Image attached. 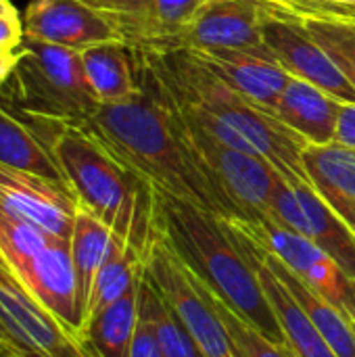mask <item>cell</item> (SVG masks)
Segmentation results:
<instances>
[{
  "instance_id": "cell-1",
  "label": "cell",
  "mask_w": 355,
  "mask_h": 357,
  "mask_svg": "<svg viewBox=\"0 0 355 357\" xmlns=\"http://www.w3.org/2000/svg\"><path fill=\"white\" fill-rule=\"evenodd\" d=\"M134 59L140 92L123 102L100 105L80 130L153 188L222 220H243L190 149L172 92L136 50Z\"/></svg>"
},
{
  "instance_id": "cell-35",
  "label": "cell",
  "mask_w": 355,
  "mask_h": 357,
  "mask_svg": "<svg viewBox=\"0 0 355 357\" xmlns=\"http://www.w3.org/2000/svg\"><path fill=\"white\" fill-rule=\"evenodd\" d=\"M0 351H4V347H2V345H0Z\"/></svg>"
},
{
  "instance_id": "cell-27",
  "label": "cell",
  "mask_w": 355,
  "mask_h": 357,
  "mask_svg": "<svg viewBox=\"0 0 355 357\" xmlns=\"http://www.w3.org/2000/svg\"><path fill=\"white\" fill-rule=\"evenodd\" d=\"M308 33L328 52L337 67L355 88V25L326 23V21H299Z\"/></svg>"
},
{
  "instance_id": "cell-13",
  "label": "cell",
  "mask_w": 355,
  "mask_h": 357,
  "mask_svg": "<svg viewBox=\"0 0 355 357\" xmlns=\"http://www.w3.org/2000/svg\"><path fill=\"white\" fill-rule=\"evenodd\" d=\"M262 21L264 8L259 0H207L178 36L174 52L239 48L272 56L262 38Z\"/></svg>"
},
{
  "instance_id": "cell-16",
  "label": "cell",
  "mask_w": 355,
  "mask_h": 357,
  "mask_svg": "<svg viewBox=\"0 0 355 357\" xmlns=\"http://www.w3.org/2000/svg\"><path fill=\"white\" fill-rule=\"evenodd\" d=\"M59 126L27 117L0 96V163L67 184L52 149Z\"/></svg>"
},
{
  "instance_id": "cell-22",
  "label": "cell",
  "mask_w": 355,
  "mask_h": 357,
  "mask_svg": "<svg viewBox=\"0 0 355 357\" xmlns=\"http://www.w3.org/2000/svg\"><path fill=\"white\" fill-rule=\"evenodd\" d=\"M121 243V238L98 218H94L86 209H77L73 232L69 238L71 249V264L75 272V284H77V299L82 310V326H84V314L88 307L90 291L96 280V274L109 259V255L115 251V247Z\"/></svg>"
},
{
  "instance_id": "cell-11",
  "label": "cell",
  "mask_w": 355,
  "mask_h": 357,
  "mask_svg": "<svg viewBox=\"0 0 355 357\" xmlns=\"http://www.w3.org/2000/svg\"><path fill=\"white\" fill-rule=\"evenodd\" d=\"M262 38L270 54L289 75L314 84L339 102H355L354 84L299 21L264 13Z\"/></svg>"
},
{
  "instance_id": "cell-5",
  "label": "cell",
  "mask_w": 355,
  "mask_h": 357,
  "mask_svg": "<svg viewBox=\"0 0 355 357\" xmlns=\"http://www.w3.org/2000/svg\"><path fill=\"white\" fill-rule=\"evenodd\" d=\"M19 63L0 96L19 113L61 126L82 128L100 107L94 96L82 52L23 38Z\"/></svg>"
},
{
  "instance_id": "cell-32",
  "label": "cell",
  "mask_w": 355,
  "mask_h": 357,
  "mask_svg": "<svg viewBox=\"0 0 355 357\" xmlns=\"http://www.w3.org/2000/svg\"><path fill=\"white\" fill-rule=\"evenodd\" d=\"M0 357H19L17 354H10V351H0Z\"/></svg>"
},
{
  "instance_id": "cell-20",
  "label": "cell",
  "mask_w": 355,
  "mask_h": 357,
  "mask_svg": "<svg viewBox=\"0 0 355 357\" xmlns=\"http://www.w3.org/2000/svg\"><path fill=\"white\" fill-rule=\"evenodd\" d=\"M232 222V220H230ZM234 224V222H232ZM236 226V224H234ZM239 228V226H236ZM241 230V228H239ZM243 232V230H241ZM245 234V232H243ZM245 238L251 243L253 251L264 259V264L285 282V287L291 291V295L297 299V303L301 305V310L308 314V318L314 322V326L320 331V335L324 337V341L328 343V347L337 354V357H355V324L341 314L335 305H331L326 299H322L320 295H316L303 280H299L276 255H272L270 251L262 249L253 238H249L245 234Z\"/></svg>"
},
{
  "instance_id": "cell-21",
  "label": "cell",
  "mask_w": 355,
  "mask_h": 357,
  "mask_svg": "<svg viewBox=\"0 0 355 357\" xmlns=\"http://www.w3.org/2000/svg\"><path fill=\"white\" fill-rule=\"evenodd\" d=\"M82 63L100 105L123 102L140 92L134 50L121 40L94 44L82 50Z\"/></svg>"
},
{
  "instance_id": "cell-24",
  "label": "cell",
  "mask_w": 355,
  "mask_h": 357,
  "mask_svg": "<svg viewBox=\"0 0 355 357\" xmlns=\"http://www.w3.org/2000/svg\"><path fill=\"white\" fill-rule=\"evenodd\" d=\"M138 312L151 322L163 357H205L188 335L178 314L161 297V293L153 287L144 272L140 278Z\"/></svg>"
},
{
  "instance_id": "cell-33",
  "label": "cell",
  "mask_w": 355,
  "mask_h": 357,
  "mask_svg": "<svg viewBox=\"0 0 355 357\" xmlns=\"http://www.w3.org/2000/svg\"><path fill=\"white\" fill-rule=\"evenodd\" d=\"M82 2H86V4H94V2H98V0H82Z\"/></svg>"
},
{
  "instance_id": "cell-10",
  "label": "cell",
  "mask_w": 355,
  "mask_h": 357,
  "mask_svg": "<svg viewBox=\"0 0 355 357\" xmlns=\"http://www.w3.org/2000/svg\"><path fill=\"white\" fill-rule=\"evenodd\" d=\"M207 0H98L119 40L144 52H174L178 36Z\"/></svg>"
},
{
  "instance_id": "cell-12",
  "label": "cell",
  "mask_w": 355,
  "mask_h": 357,
  "mask_svg": "<svg viewBox=\"0 0 355 357\" xmlns=\"http://www.w3.org/2000/svg\"><path fill=\"white\" fill-rule=\"evenodd\" d=\"M0 209L69 241L80 203L67 184L0 163Z\"/></svg>"
},
{
  "instance_id": "cell-6",
  "label": "cell",
  "mask_w": 355,
  "mask_h": 357,
  "mask_svg": "<svg viewBox=\"0 0 355 357\" xmlns=\"http://www.w3.org/2000/svg\"><path fill=\"white\" fill-rule=\"evenodd\" d=\"M140 56V54H138ZM167 88V86H165ZM174 96V94H172ZM190 149L228 201L247 222H270L272 197L282 176L259 155L243 153L222 142L199 123L174 96Z\"/></svg>"
},
{
  "instance_id": "cell-30",
  "label": "cell",
  "mask_w": 355,
  "mask_h": 357,
  "mask_svg": "<svg viewBox=\"0 0 355 357\" xmlns=\"http://www.w3.org/2000/svg\"><path fill=\"white\" fill-rule=\"evenodd\" d=\"M335 142L352 149L355 153V102H343L335 132Z\"/></svg>"
},
{
  "instance_id": "cell-7",
  "label": "cell",
  "mask_w": 355,
  "mask_h": 357,
  "mask_svg": "<svg viewBox=\"0 0 355 357\" xmlns=\"http://www.w3.org/2000/svg\"><path fill=\"white\" fill-rule=\"evenodd\" d=\"M144 274L178 314L203 356L243 357L220 318L209 291L188 272L161 232L144 259Z\"/></svg>"
},
{
  "instance_id": "cell-28",
  "label": "cell",
  "mask_w": 355,
  "mask_h": 357,
  "mask_svg": "<svg viewBox=\"0 0 355 357\" xmlns=\"http://www.w3.org/2000/svg\"><path fill=\"white\" fill-rule=\"evenodd\" d=\"M25 38L19 10L10 0H0V48H17Z\"/></svg>"
},
{
  "instance_id": "cell-14",
  "label": "cell",
  "mask_w": 355,
  "mask_h": 357,
  "mask_svg": "<svg viewBox=\"0 0 355 357\" xmlns=\"http://www.w3.org/2000/svg\"><path fill=\"white\" fill-rule=\"evenodd\" d=\"M23 27L27 38L80 52L119 40L111 21L82 0H29Z\"/></svg>"
},
{
  "instance_id": "cell-17",
  "label": "cell",
  "mask_w": 355,
  "mask_h": 357,
  "mask_svg": "<svg viewBox=\"0 0 355 357\" xmlns=\"http://www.w3.org/2000/svg\"><path fill=\"white\" fill-rule=\"evenodd\" d=\"M224 224H226L228 232L232 234V238L236 241V245L241 247V251L251 261V266H253V270L262 282V289H264V293H266V297H268V301H270V305L278 318V324L285 333L287 345L299 357H337V354L328 347V343L320 335V331L314 326V322L301 310L297 299L285 287V282L253 251V247L245 238V234L230 220H224Z\"/></svg>"
},
{
  "instance_id": "cell-31",
  "label": "cell",
  "mask_w": 355,
  "mask_h": 357,
  "mask_svg": "<svg viewBox=\"0 0 355 357\" xmlns=\"http://www.w3.org/2000/svg\"><path fill=\"white\" fill-rule=\"evenodd\" d=\"M17 63H19V50L17 48H0V88L10 79Z\"/></svg>"
},
{
  "instance_id": "cell-34",
  "label": "cell",
  "mask_w": 355,
  "mask_h": 357,
  "mask_svg": "<svg viewBox=\"0 0 355 357\" xmlns=\"http://www.w3.org/2000/svg\"><path fill=\"white\" fill-rule=\"evenodd\" d=\"M337 2H349V4H355V0H337Z\"/></svg>"
},
{
  "instance_id": "cell-23",
  "label": "cell",
  "mask_w": 355,
  "mask_h": 357,
  "mask_svg": "<svg viewBox=\"0 0 355 357\" xmlns=\"http://www.w3.org/2000/svg\"><path fill=\"white\" fill-rule=\"evenodd\" d=\"M138 293L140 280L119 301L111 303L84 324L80 343L88 349L90 356L130 357L132 341L138 326Z\"/></svg>"
},
{
  "instance_id": "cell-4",
  "label": "cell",
  "mask_w": 355,
  "mask_h": 357,
  "mask_svg": "<svg viewBox=\"0 0 355 357\" xmlns=\"http://www.w3.org/2000/svg\"><path fill=\"white\" fill-rule=\"evenodd\" d=\"M52 149L80 207L146 259L159 234L155 188L80 128L59 126Z\"/></svg>"
},
{
  "instance_id": "cell-15",
  "label": "cell",
  "mask_w": 355,
  "mask_h": 357,
  "mask_svg": "<svg viewBox=\"0 0 355 357\" xmlns=\"http://www.w3.org/2000/svg\"><path fill=\"white\" fill-rule=\"evenodd\" d=\"M213 75L234 88L247 100L274 111L291 75L276 59L239 48H197L188 50Z\"/></svg>"
},
{
  "instance_id": "cell-26",
  "label": "cell",
  "mask_w": 355,
  "mask_h": 357,
  "mask_svg": "<svg viewBox=\"0 0 355 357\" xmlns=\"http://www.w3.org/2000/svg\"><path fill=\"white\" fill-rule=\"evenodd\" d=\"M207 289V287H205ZM209 291V289H207ZM211 301L220 314V318L224 320L236 349L241 351L243 357H299L289 345H278L274 341H270L268 337H264L262 333H257L253 326H249L245 320H241L226 303H222L211 291Z\"/></svg>"
},
{
  "instance_id": "cell-25",
  "label": "cell",
  "mask_w": 355,
  "mask_h": 357,
  "mask_svg": "<svg viewBox=\"0 0 355 357\" xmlns=\"http://www.w3.org/2000/svg\"><path fill=\"white\" fill-rule=\"evenodd\" d=\"M142 270H144V259L121 241L115 247V251L109 255V259L105 261L100 272L96 274V280L90 291L88 307L84 314V324L92 316H96L98 312L109 307L111 303L119 301L126 293H130L138 284Z\"/></svg>"
},
{
  "instance_id": "cell-8",
  "label": "cell",
  "mask_w": 355,
  "mask_h": 357,
  "mask_svg": "<svg viewBox=\"0 0 355 357\" xmlns=\"http://www.w3.org/2000/svg\"><path fill=\"white\" fill-rule=\"evenodd\" d=\"M0 345L19 357H92L0 257Z\"/></svg>"
},
{
  "instance_id": "cell-19",
  "label": "cell",
  "mask_w": 355,
  "mask_h": 357,
  "mask_svg": "<svg viewBox=\"0 0 355 357\" xmlns=\"http://www.w3.org/2000/svg\"><path fill=\"white\" fill-rule=\"evenodd\" d=\"M343 102L328 96L314 84L291 75L274 113L308 144H328L335 140Z\"/></svg>"
},
{
  "instance_id": "cell-29",
  "label": "cell",
  "mask_w": 355,
  "mask_h": 357,
  "mask_svg": "<svg viewBox=\"0 0 355 357\" xmlns=\"http://www.w3.org/2000/svg\"><path fill=\"white\" fill-rule=\"evenodd\" d=\"M130 357H163L151 322L140 312H138V326H136V335L132 341Z\"/></svg>"
},
{
  "instance_id": "cell-9",
  "label": "cell",
  "mask_w": 355,
  "mask_h": 357,
  "mask_svg": "<svg viewBox=\"0 0 355 357\" xmlns=\"http://www.w3.org/2000/svg\"><path fill=\"white\" fill-rule=\"evenodd\" d=\"M270 222L310 238L355 280V232L310 184L291 186L282 178L272 197Z\"/></svg>"
},
{
  "instance_id": "cell-2",
  "label": "cell",
  "mask_w": 355,
  "mask_h": 357,
  "mask_svg": "<svg viewBox=\"0 0 355 357\" xmlns=\"http://www.w3.org/2000/svg\"><path fill=\"white\" fill-rule=\"evenodd\" d=\"M136 52L161 77L178 102L222 142L264 157L291 186L310 184L301 161L308 142L282 123L274 111L241 96L188 50Z\"/></svg>"
},
{
  "instance_id": "cell-3",
  "label": "cell",
  "mask_w": 355,
  "mask_h": 357,
  "mask_svg": "<svg viewBox=\"0 0 355 357\" xmlns=\"http://www.w3.org/2000/svg\"><path fill=\"white\" fill-rule=\"evenodd\" d=\"M157 228L188 272L241 320L278 345H287L262 282L222 218L155 188Z\"/></svg>"
},
{
  "instance_id": "cell-18",
  "label": "cell",
  "mask_w": 355,
  "mask_h": 357,
  "mask_svg": "<svg viewBox=\"0 0 355 357\" xmlns=\"http://www.w3.org/2000/svg\"><path fill=\"white\" fill-rule=\"evenodd\" d=\"M303 169L316 195L355 232V153L328 144H305L301 153Z\"/></svg>"
}]
</instances>
